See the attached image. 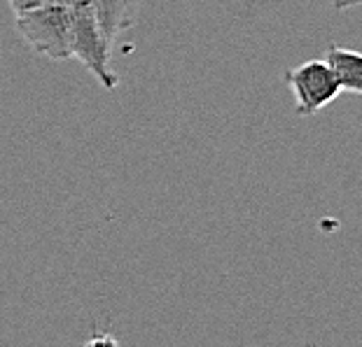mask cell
<instances>
[{
  "mask_svg": "<svg viewBox=\"0 0 362 347\" xmlns=\"http://www.w3.org/2000/svg\"><path fill=\"white\" fill-rule=\"evenodd\" d=\"M337 10H349V7H358L362 0H329Z\"/></svg>",
  "mask_w": 362,
  "mask_h": 347,
  "instance_id": "8",
  "label": "cell"
},
{
  "mask_svg": "<svg viewBox=\"0 0 362 347\" xmlns=\"http://www.w3.org/2000/svg\"><path fill=\"white\" fill-rule=\"evenodd\" d=\"M52 3H71V0H10V7L14 14H24L28 10H37L42 5H52Z\"/></svg>",
  "mask_w": 362,
  "mask_h": 347,
  "instance_id": "6",
  "label": "cell"
},
{
  "mask_svg": "<svg viewBox=\"0 0 362 347\" xmlns=\"http://www.w3.org/2000/svg\"><path fill=\"white\" fill-rule=\"evenodd\" d=\"M17 28L33 51L54 61L71 59V10L66 3L17 14Z\"/></svg>",
  "mask_w": 362,
  "mask_h": 347,
  "instance_id": "2",
  "label": "cell"
},
{
  "mask_svg": "<svg viewBox=\"0 0 362 347\" xmlns=\"http://www.w3.org/2000/svg\"><path fill=\"white\" fill-rule=\"evenodd\" d=\"M327 68L332 71L339 89L344 94H362V56L356 49H346L332 44L325 59Z\"/></svg>",
  "mask_w": 362,
  "mask_h": 347,
  "instance_id": "5",
  "label": "cell"
},
{
  "mask_svg": "<svg viewBox=\"0 0 362 347\" xmlns=\"http://www.w3.org/2000/svg\"><path fill=\"white\" fill-rule=\"evenodd\" d=\"M96 14V21L101 26L107 44H115L117 35L134 24L138 0H87Z\"/></svg>",
  "mask_w": 362,
  "mask_h": 347,
  "instance_id": "4",
  "label": "cell"
},
{
  "mask_svg": "<svg viewBox=\"0 0 362 347\" xmlns=\"http://www.w3.org/2000/svg\"><path fill=\"white\" fill-rule=\"evenodd\" d=\"M285 84L295 94L299 117H313L341 94L332 71L327 68L325 61L318 59L306 61V63L285 73Z\"/></svg>",
  "mask_w": 362,
  "mask_h": 347,
  "instance_id": "3",
  "label": "cell"
},
{
  "mask_svg": "<svg viewBox=\"0 0 362 347\" xmlns=\"http://www.w3.org/2000/svg\"><path fill=\"white\" fill-rule=\"evenodd\" d=\"M68 10H71V59H78L103 89L112 91L119 84V77L110 68L112 47L98 26L94 10L87 0H71Z\"/></svg>",
  "mask_w": 362,
  "mask_h": 347,
  "instance_id": "1",
  "label": "cell"
},
{
  "mask_svg": "<svg viewBox=\"0 0 362 347\" xmlns=\"http://www.w3.org/2000/svg\"><path fill=\"white\" fill-rule=\"evenodd\" d=\"M82 347H119V343L115 341L110 334H98V336H94L87 345H82Z\"/></svg>",
  "mask_w": 362,
  "mask_h": 347,
  "instance_id": "7",
  "label": "cell"
}]
</instances>
